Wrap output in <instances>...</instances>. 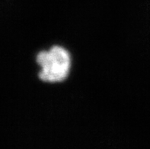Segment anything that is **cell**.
Listing matches in <instances>:
<instances>
[{"mask_svg": "<svg viewBox=\"0 0 150 149\" xmlns=\"http://www.w3.org/2000/svg\"><path fill=\"white\" fill-rule=\"evenodd\" d=\"M36 62L40 67L38 77L50 83L61 82L69 75L72 65L70 53L61 46H53L48 50L38 53Z\"/></svg>", "mask_w": 150, "mask_h": 149, "instance_id": "obj_1", "label": "cell"}]
</instances>
